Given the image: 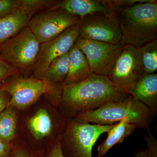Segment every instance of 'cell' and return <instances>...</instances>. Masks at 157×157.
I'll list each match as a JSON object with an SVG mask.
<instances>
[{"mask_svg": "<svg viewBox=\"0 0 157 157\" xmlns=\"http://www.w3.org/2000/svg\"><path fill=\"white\" fill-rule=\"evenodd\" d=\"M129 96L105 75L92 74L82 81L64 86L61 101L69 110L78 114L121 101Z\"/></svg>", "mask_w": 157, "mask_h": 157, "instance_id": "obj_1", "label": "cell"}, {"mask_svg": "<svg viewBox=\"0 0 157 157\" xmlns=\"http://www.w3.org/2000/svg\"><path fill=\"white\" fill-rule=\"evenodd\" d=\"M112 10L118 21L123 45L139 48L157 39L156 1Z\"/></svg>", "mask_w": 157, "mask_h": 157, "instance_id": "obj_2", "label": "cell"}, {"mask_svg": "<svg viewBox=\"0 0 157 157\" xmlns=\"http://www.w3.org/2000/svg\"><path fill=\"white\" fill-rule=\"evenodd\" d=\"M152 113L143 103L134 100L130 95L121 101L109 103L95 110L78 113L76 120L107 125L127 120L150 133V124L153 119Z\"/></svg>", "mask_w": 157, "mask_h": 157, "instance_id": "obj_3", "label": "cell"}, {"mask_svg": "<svg viewBox=\"0 0 157 157\" xmlns=\"http://www.w3.org/2000/svg\"><path fill=\"white\" fill-rule=\"evenodd\" d=\"M40 42L28 26L6 41L0 48V58L16 70L26 71L34 68Z\"/></svg>", "mask_w": 157, "mask_h": 157, "instance_id": "obj_4", "label": "cell"}, {"mask_svg": "<svg viewBox=\"0 0 157 157\" xmlns=\"http://www.w3.org/2000/svg\"><path fill=\"white\" fill-rule=\"evenodd\" d=\"M144 73L139 48L123 45L106 76L130 95L134 86Z\"/></svg>", "mask_w": 157, "mask_h": 157, "instance_id": "obj_5", "label": "cell"}, {"mask_svg": "<svg viewBox=\"0 0 157 157\" xmlns=\"http://www.w3.org/2000/svg\"><path fill=\"white\" fill-rule=\"evenodd\" d=\"M57 5L49 11L34 15L28 25L40 43L55 39L78 24V16L58 7Z\"/></svg>", "mask_w": 157, "mask_h": 157, "instance_id": "obj_6", "label": "cell"}, {"mask_svg": "<svg viewBox=\"0 0 157 157\" xmlns=\"http://www.w3.org/2000/svg\"><path fill=\"white\" fill-rule=\"evenodd\" d=\"M78 35L82 39L122 44V34L114 12L95 13L78 20Z\"/></svg>", "mask_w": 157, "mask_h": 157, "instance_id": "obj_7", "label": "cell"}, {"mask_svg": "<svg viewBox=\"0 0 157 157\" xmlns=\"http://www.w3.org/2000/svg\"><path fill=\"white\" fill-rule=\"evenodd\" d=\"M114 125V124L102 125L73 121L66 132L69 156L93 157V147L99 137Z\"/></svg>", "mask_w": 157, "mask_h": 157, "instance_id": "obj_8", "label": "cell"}, {"mask_svg": "<svg viewBox=\"0 0 157 157\" xmlns=\"http://www.w3.org/2000/svg\"><path fill=\"white\" fill-rule=\"evenodd\" d=\"M78 36L77 24L55 39L40 43L34 68L36 78L42 79L51 63L57 58L69 52Z\"/></svg>", "mask_w": 157, "mask_h": 157, "instance_id": "obj_9", "label": "cell"}, {"mask_svg": "<svg viewBox=\"0 0 157 157\" xmlns=\"http://www.w3.org/2000/svg\"><path fill=\"white\" fill-rule=\"evenodd\" d=\"M56 87L43 79L19 78L6 85L2 89L11 96L9 105L24 109L33 104L42 94Z\"/></svg>", "mask_w": 157, "mask_h": 157, "instance_id": "obj_10", "label": "cell"}, {"mask_svg": "<svg viewBox=\"0 0 157 157\" xmlns=\"http://www.w3.org/2000/svg\"><path fill=\"white\" fill-rule=\"evenodd\" d=\"M84 53L93 74L107 75L123 44H113L82 39L74 43Z\"/></svg>", "mask_w": 157, "mask_h": 157, "instance_id": "obj_11", "label": "cell"}, {"mask_svg": "<svg viewBox=\"0 0 157 157\" xmlns=\"http://www.w3.org/2000/svg\"><path fill=\"white\" fill-rule=\"evenodd\" d=\"M130 95L146 105L155 117L157 114V74L144 73L134 86Z\"/></svg>", "mask_w": 157, "mask_h": 157, "instance_id": "obj_12", "label": "cell"}, {"mask_svg": "<svg viewBox=\"0 0 157 157\" xmlns=\"http://www.w3.org/2000/svg\"><path fill=\"white\" fill-rule=\"evenodd\" d=\"M69 53L70 68L63 86L82 81L93 74L84 53L75 44L69 51Z\"/></svg>", "mask_w": 157, "mask_h": 157, "instance_id": "obj_13", "label": "cell"}, {"mask_svg": "<svg viewBox=\"0 0 157 157\" xmlns=\"http://www.w3.org/2000/svg\"><path fill=\"white\" fill-rule=\"evenodd\" d=\"M33 15L22 9L0 19V48L6 41L27 26Z\"/></svg>", "mask_w": 157, "mask_h": 157, "instance_id": "obj_14", "label": "cell"}, {"mask_svg": "<svg viewBox=\"0 0 157 157\" xmlns=\"http://www.w3.org/2000/svg\"><path fill=\"white\" fill-rule=\"evenodd\" d=\"M57 6L79 18L89 14L112 11L104 0H64L59 2Z\"/></svg>", "mask_w": 157, "mask_h": 157, "instance_id": "obj_15", "label": "cell"}, {"mask_svg": "<svg viewBox=\"0 0 157 157\" xmlns=\"http://www.w3.org/2000/svg\"><path fill=\"white\" fill-rule=\"evenodd\" d=\"M137 128L136 126L126 120L114 124L107 132L106 139L98 146V157L104 156L113 147L123 143L126 138L132 135Z\"/></svg>", "mask_w": 157, "mask_h": 157, "instance_id": "obj_16", "label": "cell"}, {"mask_svg": "<svg viewBox=\"0 0 157 157\" xmlns=\"http://www.w3.org/2000/svg\"><path fill=\"white\" fill-rule=\"evenodd\" d=\"M70 65L69 52L57 58L51 63L42 79L52 84L64 81L69 72Z\"/></svg>", "mask_w": 157, "mask_h": 157, "instance_id": "obj_17", "label": "cell"}, {"mask_svg": "<svg viewBox=\"0 0 157 157\" xmlns=\"http://www.w3.org/2000/svg\"><path fill=\"white\" fill-rule=\"evenodd\" d=\"M29 128L36 139H41L48 136L52 130V122L46 109H39L28 122Z\"/></svg>", "mask_w": 157, "mask_h": 157, "instance_id": "obj_18", "label": "cell"}, {"mask_svg": "<svg viewBox=\"0 0 157 157\" xmlns=\"http://www.w3.org/2000/svg\"><path fill=\"white\" fill-rule=\"evenodd\" d=\"M16 130V114L13 107L8 105L0 113V138L8 143L14 139Z\"/></svg>", "mask_w": 157, "mask_h": 157, "instance_id": "obj_19", "label": "cell"}, {"mask_svg": "<svg viewBox=\"0 0 157 157\" xmlns=\"http://www.w3.org/2000/svg\"><path fill=\"white\" fill-rule=\"evenodd\" d=\"M144 73L153 74L157 70V39L139 48Z\"/></svg>", "mask_w": 157, "mask_h": 157, "instance_id": "obj_20", "label": "cell"}, {"mask_svg": "<svg viewBox=\"0 0 157 157\" xmlns=\"http://www.w3.org/2000/svg\"><path fill=\"white\" fill-rule=\"evenodd\" d=\"M22 9L32 14L37 11L48 7H54L58 4L59 1L49 0H21Z\"/></svg>", "mask_w": 157, "mask_h": 157, "instance_id": "obj_21", "label": "cell"}, {"mask_svg": "<svg viewBox=\"0 0 157 157\" xmlns=\"http://www.w3.org/2000/svg\"><path fill=\"white\" fill-rule=\"evenodd\" d=\"M146 143L144 151L137 152L134 157H157V140L151 132L147 133L144 137Z\"/></svg>", "mask_w": 157, "mask_h": 157, "instance_id": "obj_22", "label": "cell"}, {"mask_svg": "<svg viewBox=\"0 0 157 157\" xmlns=\"http://www.w3.org/2000/svg\"><path fill=\"white\" fill-rule=\"evenodd\" d=\"M22 9L21 0H0V19Z\"/></svg>", "mask_w": 157, "mask_h": 157, "instance_id": "obj_23", "label": "cell"}, {"mask_svg": "<svg viewBox=\"0 0 157 157\" xmlns=\"http://www.w3.org/2000/svg\"><path fill=\"white\" fill-rule=\"evenodd\" d=\"M110 9L128 8L139 3H146L150 0H104Z\"/></svg>", "mask_w": 157, "mask_h": 157, "instance_id": "obj_24", "label": "cell"}, {"mask_svg": "<svg viewBox=\"0 0 157 157\" xmlns=\"http://www.w3.org/2000/svg\"><path fill=\"white\" fill-rule=\"evenodd\" d=\"M17 71L11 65L0 58V83Z\"/></svg>", "mask_w": 157, "mask_h": 157, "instance_id": "obj_25", "label": "cell"}, {"mask_svg": "<svg viewBox=\"0 0 157 157\" xmlns=\"http://www.w3.org/2000/svg\"><path fill=\"white\" fill-rule=\"evenodd\" d=\"M8 93L5 90L0 89V113L4 111L9 105V101L8 96Z\"/></svg>", "mask_w": 157, "mask_h": 157, "instance_id": "obj_26", "label": "cell"}, {"mask_svg": "<svg viewBox=\"0 0 157 157\" xmlns=\"http://www.w3.org/2000/svg\"><path fill=\"white\" fill-rule=\"evenodd\" d=\"M49 157H64L61 146L60 140H58L54 147Z\"/></svg>", "mask_w": 157, "mask_h": 157, "instance_id": "obj_27", "label": "cell"}, {"mask_svg": "<svg viewBox=\"0 0 157 157\" xmlns=\"http://www.w3.org/2000/svg\"><path fill=\"white\" fill-rule=\"evenodd\" d=\"M9 147L7 142L0 138V157H7L9 153Z\"/></svg>", "mask_w": 157, "mask_h": 157, "instance_id": "obj_28", "label": "cell"}, {"mask_svg": "<svg viewBox=\"0 0 157 157\" xmlns=\"http://www.w3.org/2000/svg\"><path fill=\"white\" fill-rule=\"evenodd\" d=\"M11 157H30L27 153L21 150H17L14 151L11 154Z\"/></svg>", "mask_w": 157, "mask_h": 157, "instance_id": "obj_29", "label": "cell"}]
</instances>
